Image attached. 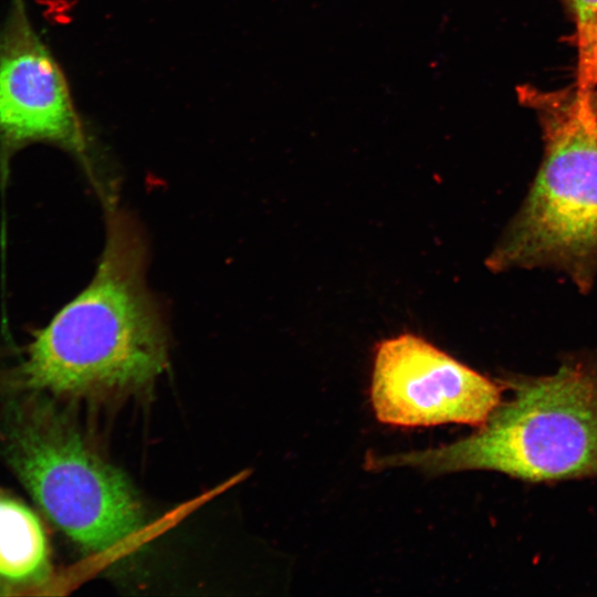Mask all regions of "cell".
I'll use <instances>...</instances> for the list:
<instances>
[{
    "instance_id": "obj_8",
    "label": "cell",
    "mask_w": 597,
    "mask_h": 597,
    "mask_svg": "<svg viewBox=\"0 0 597 597\" xmlns=\"http://www.w3.org/2000/svg\"><path fill=\"white\" fill-rule=\"evenodd\" d=\"M578 51L577 97L587 102L597 85V0H569Z\"/></svg>"
},
{
    "instance_id": "obj_6",
    "label": "cell",
    "mask_w": 597,
    "mask_h": 597,
    "mask_svg": "<svg viewBox=\"0 0 597 597\" xmlns=\"http://www.w3.org/2000/svg\"><path fill=\"white\" fill-rule=\"evenodd\" d=\"M61 146L84 157L87 144L65 77L13 0L0 32V168L31 143Z\"/></svg>"
},
{
    "instance_id": "obj_9",
    "label": "cell",
    "mask_w": 597,
    "mask_h": 597,
    "mask_svg": "<svg viewBox=\"0 0 597 597\" xmlns=\"http://www.w3.org/2000/svg\"><path fill=\"white\" fill-rule=\"evenodd\" d=\"M591 105L597 114V92L594 91L591 94Z\"/></svg>"
},
{
    "instance_id": "obj_4",
    "label": "cell",
    "mask_w": 597,
    "mask_h": 597,
    "mask_svg": "<svg viewBox=\"0 0 597 597\" xmlns=\"http://www.w3.org/2000/svg\"><path fill=\"white\" fill-rule=\"evenodd\" d=\"M0 442L43 513L83 548L113 549L142 527L127 478L86 444L43 392H14L6 401Z\"/></svg>"
},
{
    "instance_id": "obj_2",
    "label": "cell",
    "mask_w": 597,
    "mask_h": 597,
    "mask_svg": "<svg viewBox=\"0 0 597 597\" xmlns=\"http://www.w3.org/2000/svg\"><path fill=\"white\" fill-rule=\"evenodd\" d=\"M505 385L510 398L473 434L375 457V467L436 474L490 470L530 482L597 475V352L565 358L552 375L519 376Z\"/></svg>"
},
{
    "instance_id": "obj_7",
    "label": "cell",
    "mask_w": 597,
    "mask_h": 597,
    "mask_svg": "<svg viewBox=\"0 0 597 597\" xmlns=\"http://www.w3.org/2000/svg\"><path fill=\"white\" fill-rule=\"evenodd\" d=\"M51 570L50 551L38 515L0 490V589L13 594L42 586Z\"/></svg>"
},
{
    "instance_id": "obj_3",
    "label": "cell",
    "mask_w": 597,
    "mask_h": 597,
    "mask_svg": "<svg viewBox=\"0 0 597 597\" xmlns=\"http://www.w3.org/2000/svg\"><path fill=\"white\" fill-rule=\"evenodd\" d=\"M542 124L544 157L517 216L488 260L491 270L551 266L587 292L597 274V114L576 91L519 88Z\"/></svg>"
},
{
    "instance_id": "obj_1",
    "label": "cell",
    "mask_w": 597,
    "mask_h": 597,
    "mask_svg": "<svg viewBox=\"0 0 597 597\" xmlns=\"http://www.w3.org/2000/svg\"><path fill=\"white\" fill-rule=\"evenodd\" d=\"M146 244L128 213L109 208L92 282L33 334L0 376L13 392L77 395L138 387L167 364L160 305L145 281Z\"/></svg>"
},
{
    "instance_id": "obj_5",
    "label": "cell",
    "mask_w": 597,
    "mask_h": 597,
    "mask_svg": "<svg viewBox=\"0 0 597 597\" xmlns=\"http://www.w3.org/2000/svg\"><path fill=\"white\" fill-rule=\"evenodd\" d=\"M503 390L418 335L405 333L376 345L370 400L383 423L480 428L502 401Z\"/></svg>"
}]
</instances>
